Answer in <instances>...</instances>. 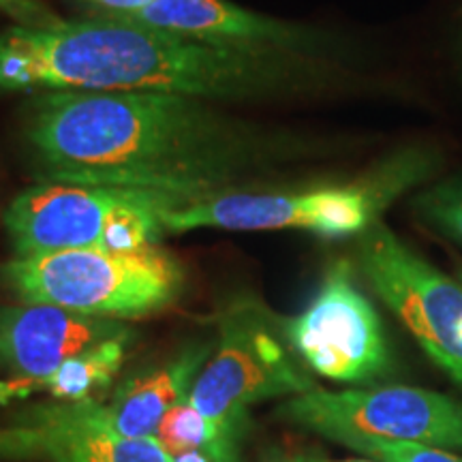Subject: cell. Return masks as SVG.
<instances>
[{
	"label": "cell",
	"instance_id": "obj_1",
	"mask_svg": "<svg viewBox=\"0 0 462 462\" xmlns=\"http://www.w3.org/2000/svg\"><path fill=\"white\" fill-rule=\"evenodd\" d=\"M26 137L43 182L157 190L187 204L231 193L287 150L208 101L161 92H42Z\"/></svg>",
	"mask_w": 462,
	"mask_h": 462
},
{
	"label": "cell",
	"instance_id": "obj_2",
	"mask_svg": "<svg viewBox=\"0 0 462 462\" xmlns=\"http://www.w3.org/2000/svg\"><path fill=\"white\" fill-rule=\"evenodd\" d=\"M306 56L223 48L109 15L0 34V90L161 92L240 101L291 90Z\"/></svg>",
	"mask_w": 462,
	"mask_h": 462
},
{
	"label": "cell",
	"instance_id": "obj_3",
	"mask_svg": "<svg viewBox=\"0 0 462 462\" xmlns=\"http://www.w3.org/2000/svg\"><path fill=\"white\" fill-rule=\"evenodd\" d=\"M441 167V150L409 146L349 182L268 193L231 190L189 201L165 217V234H187L206 227L225 231L300 229L326 238H360L364 231L381 223L383 212L396 199L435 182Z\"/></svg>",
	"mask_w": 462,
	"mask_h": 462
},
{
	"label": "cell",
	"instance_id": "obj_4",
	"mask_svg": "<svg viewBox=\"0 0 462 462\" xmlns=\"http://www.w3.org/2000/svg\"><path fill=\"white\" fill-rule=\"evenodd\" d=\"M315 381L282 334L281 321L259 306H231L215 351L195 379L189 402L210 426V462H242V437L253 404L315 390Z\"/></svg>",
	"mask_w": 462,
	"mask_h": 462
},
{
	"label": "cell",
	"instance_id": "obj_5",
	"mask_svg": "<svg viewBox=\"0 0 462 462\" xmlns=\"http://www.w3.org/2000/svg\"><path fill=\"white\" fill-rule=\"evenodd\" d=\"M5 285L26 304H50L106 319H137L170 309L184 270L159 246L142 251L75 248L14 257L0 270Z\"/></svg>",
	"mask_w": 462,
	"mask_h": 462
},
{
	"label": "cell",
	"instance_id": "obj_6",
	"mask_svg": "<svg viewBox=\"0 0 462 462\" xmlns=\"http://www.w3.org/2000/svg\"><path fill=\"white\" fill-rule=\"evenodd\" d=\"M187 201L157 190L39 182L11 201L5 227L15 257L75 248L142 251L165 236V217Z\"/></svg>",
	"mask_w": 462,
	"mask_h": 462
},
{
	"label": "cell",
	"instance_id": "obj_7",
	"mask_svg": "<svg viewBox=\"0 0 462 462\" xmlns=\"http://www.w3.org/2000/svg\"><path fill=\"white\" fill-rule=\"evenodd\" d=\"M282 420L337 443L356 437L443 449L462 456V402L411 385L328 392L315 388L287 398Z\"/></svg>",
	"mask_w": 462,
	"mask_h": 462
},
{
	"label": "cell",
	"instance_id": "obj_8",
	"mask_svg": "<svg viewBox=\"0 0 462 462\" xmlns=\"http://www.w3.org/2000/svg\"><path fill=\"white\" fill-rule=\"evenodd\" d=\"M357 259L381 302L462 388V282L426 262L385 223L357 238Z\"/></svg>",
	"mask_w": 462,
	"mask_h": 462
},
{
	"label": "cell",
	"instance_id": "obj_9",
	"mask_svg": "<svg viewBox=\"0 0 462 462\" xmlns=\"http://www.w3.org/2000/svg\"><path fill=\"white\" fill-rule=\"evenodd\" d=\"M289 346L306 371L337 383H373L388 377L392 351L383 323L357 287L354 265L338 259L302 313L281 321Z\"/></svg>",
	"mask_w": 462,
	"mask_h": 462
},
{
	"label": "cell",
	"instance_id": "obj_10",
	"mask_svg": "<svg viewBox=\"0 0 462 462\" xmlns=\"http://www.w3.org/2000/svg\"><path fill=\"white\" fill-rule=\"evenodd\" d=\"M0 460L173 462L157 439L120 435L97 398L34 404L0 426Z\"/></svg>",
	"mask_w": 462,
	"mask_h": 462
},
{
	"label": "cell",
	"instance_id": "obj_11",
	"mask_svg": "<svg viewBox=\"0 0 462 462\" xmlns=\"http://www.w3.org/2000/svg\"><path fill=\"white\" fill-rule=\"evenodd\" d=\"M123 337H133V330L118 319L50 304L0 309V366L9 373L0 381V401L34 394L67 360Z\"/></svg>",
	"mask_w": 462,
	"mask_h": 462
},
{
	"label": "cell",
	"instance_id": "obj_12",
	"mask_svg": "<svg viewBox=\"0 0 462 462\" xmlns=\"http://www.w3.org/2000/svg\"><path fill=\"white\" fill-rule=\"evenodd\" d=\"M109 17L223 48L296 56H309L317 50L315 34L306 28L259 15L229 0H154L133 15Z\"/></svg>",
	"mask_w": 462,
	"mask_h": 462
},
{
	"label": "cell",
	"instance_id": "obj_13",
	"mask_svg": "<svg viewBox=\"0 0 462 462\" xmlns=\"http://www.w3.org/2000/svg\"><path fill=\"white\" fill-rule=\"evenodd\" d=\"M215 345H193L157 368L133 374L116 388L107 413L114 429L131 439H154L159 424L173 407L189 401L195 379Z\"/></svg>",
	"mask_w": 462,
	"mask_h": 462
},
{
	"label": "cell",
	"instance_id": "obj_14",
	"mask_svg": "<svg viewBox=\"0 0 462 462\" xmlns=\"http://www.w3.org/2000/svg\"><path fill=\"white\" fill-rule=\"evenodd\" d=\"M133 337L107 340L95 349L71 357L42 383L39 392H48L54 401H86L99 390L112 385L123 368L126 349Z\"/></svg>",
	"mask_w": 462,
	"mask_h": 462
},
{
	"label": "cell",
	"instance_id": "obj_15",
	"mask_svg": "<svg viewBox=\"0 0 462 462\" xmlns=\"http://www.w3.org/2000/svg\"><path fill=\"white\" fill-rule=\"evenodd\" d=\"M420 223L462 246V173L430 182L411 198Z\"/></svg>",
	"mask_w": 462,
	"mask_h": 462
},
{
	"label": "cell",
	"instance_id": "obj_16",
	"mask_svg": "<svg viewBox=\"0 0 462 462\" xmlns=\"http://www.w3.org/2000/svg\"><path fill=\"white\" fill-rule=\"evenodd\" d=\"M154 439H157L159 446L173 458V456L193 452V449H199V452L208 456L212 435L204 415L189 401H184L165 415L163 421L159 424Z\"/></svg>",
	"mask_w": 462,
	"mask_h": 462
},
{
	"label": "cell",
	"instance_id": "obj_17",
	"mask_svg": "<svg viewBox=\"0 0 462 462\" xmlns=\"http://www.w3.org/2000/svg\"><path fill=\"white\" fill-rule=\"evenodd\" d=\"M345 446L356 449V452H360L364 458L379 460V462H462L460 454L411 446V443L385 441V439L356 437V439H349Z\"/></svg>",
	"mask_w": 462,
	"mask_h": 462
},
{
	"label": "cell",
	"instance_id": "obj_18",
	"mask_svg": "<svg viewBox=\"0 0 462 462\" xmlns=\"http://www.w3.org/2000/svg\"><path fill=\"white\" fill-rule=\"evenodd\" d=\"M0 9L14 17L17 26H50L60 20L37 0H0Z\"/></svg>",
	"mask_w": 462,
	"mask_h": 462
},
{
	"label": "cell",
	"instance_id": "obj_19",
	"mask_svg": "<svg viewBox=\"0 0 462 462\" xmlns=\"http://www.w3.org/2000/svg\"><path fill=\"white\" fill-rule=\"evenodd\" d=\"M84 3H92L101 9L106 15H133L137 11L146 9L154 0H84Z\"/></svg>",
	"mask_w": 462,
	"mask_h": 462
},
{
	"label": "cell",
	"instance_id": "obj_20",
	"mask_svg": "<svg viewBox=\"0 0 462 462\" xmlns=\"http://www.w3.org/2000/svg\"><path fill=\"white\" fill-rule=\"evenodd\" d=\"M173 462H210V458L204 452H199V449H193V452L173 456Z\"/></svg>",
	"mask_w": 462,
	"mask_h": 462
},
{
	"label": "cell",
	"instance_id": "obj_21",
	"mask_svg": "<svg viewBox=\"0 0 462 462\" xmlns=\"http://www.w3.org/2000/svg\"><path fill=\"white\" fill-rule=\"evenodd\" d=\"M315 462H337V460H323L319 456H313ZM338 462H379V460H371V458H351V460H338Z\"/></svg>",
	"mask_w": 462,
	"mask_h": 462
},
{
	"label": "cell",
	"instance_id": "obj_22",
	"mask_svg": "<svg viewBox=\"0 0 462 462\" xmlns=\"http://www.w3.org/2000/svg\"><path fill=\"white\" fill-rule=\"evenodd\" d=\"M291 460H293V462H315L313 456H306V454L296 456V458H291Z\"/></svg>",
	"mask_w": 462,
	"mask_h": 462
},
{
	"label": "cell",
	"instance_id": "obj_23",
	"mask_svg": "<svg viewBox=\"0 0 462 462\" xmlns=\"http://www.w3.org/2000/svg\"><path fill=\"white\" fill-rule=\"evenodd\" d=\"M265 462H293L291 458H268Z\"/></svg>",
	"mask_w": 462,
	"mask_h": 462
},
{
	"label": "cell",
	"instance_id": "obj_24",
	"mask_svg": "<svg viewBox=\"0 0 462 462\" xmlns=\"http://www.w3.org/2000/svg\"><path fill=\"white\" fill-rule=\"evenodd\" d=\"M458 281L462 282V265H458Z\"/></svg>",
	"mask_w": 462,
	"mask_h": 462
},
{
	"label": "cell",
	"instance_id": "obj_25",
	"mask_svg": "<svg viewBox=\"0 0 462 462\" xmlns=\"http://www.w3.org/2000/svg\"><path fill=\"white\" fill-rule=\"evenodd\" d=\"M460 60H462V45H460Z\"/></svg>",
	"mask_w": 462,
	"mask_h": 462
}]
</instances>
